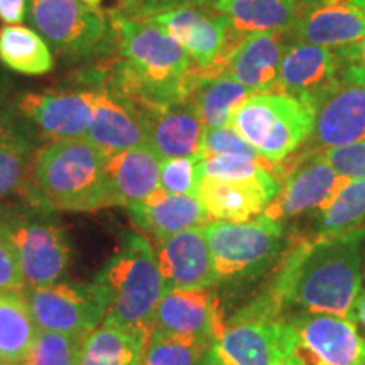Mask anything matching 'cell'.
<instances>
[{"label": "cell", "mask_w": 365, "mask_h": 365, "mask_svg": "<svg viewBox=\"0 0 365 365\" xmlns=\"http://www.w3.org/2000/svg\"><path fill=\"white\" fill-rule=\"evenodd\" d=\"M364 240L365 228L299 237L282 259L269 289L249 304L276 318H282L286 312L319 313L357 323Z\"/></svg>", "instance_id": "cell-1"}, {"label": "cell", "mask_w": 365, "mask_h": 365, "mask_svg": "<svg viewBox=\"0 0 365 365\" xmlns=\"http://www.w3.org/2000/svg\"><path fill=\"white\" fill-rule=\"evenodd\" d=\"M120 58L105 75L107 90L139 107H164L190 100L195 88V63L166 31L148 19L117 17Z\"/></svg>", "instance_id": "cell-2"}, {"label": "cell", "mask_w": 365, "mask_h": 365, "mask_svg": "<svg viewBox=\"0 0 365 365\" xmlns=\"http://www.w3.org/2000/svg\"><path fill=\"white\" fill-rule=\"evenodd\" d=\"M107 156L80 139L53 140L36 150L31 166L29 196L34 203L63 212H91L105 202Z\"/></svg>", "instance_id": "cell-3"}, {"label": "cell", "mask_w": 365, "mask_h": 365, "mask_svg": "<svg viewBox=\"0 0 365 365\" xmlns=\"http://www.w3.org/2000/svg\"><path fill=\"white\" fill-rule=\"evenodd\" d=\"M107 301V314L122 325L150 331V318L166 286L154 247L143 234H130L97 276Z\"/></svg>", "instance_id": "cell-4"}, {"label": "cell", "mask_w": 365, "mask_h": 365, "mask_svg": "<svg viewBox=\"0 0 365 365\" xmlns=\"http://www.w3.org/2000/svg\"><path fill=\"white\" fill-rule=\"evenodd\" d=\"M317 108L308 100L284 93L252 95L237 108L230 125L259 156L282 163L308 143Z\"/></svg>", "instance_id": "cell-5"}, {"label": "cell", "mask_w": 365, "mask_h": 365, "mask_svg": "<svg viewBox=\"0 0 365 365\" xmlns=\"http://www.w3.org/2000/svg\"><path fill=\"white\" fill-rule=\"evenodd\" d=\"M282 365H365L357 323L335 314L294 313L279 322Z\"/></svg>", "instance_id": "cell-6"}, {"label": "cell", "mask_w": 365, "mask_h": 365, "mask_svg": "<svg viewBox=\"0 0 365 365\" xmlns=\"http://www.w3.org/2000/svg\"><path fill=\"white\" fill-rule=\"evenodd\" d=\"M203 232L220 279L257 272L281 252L284 242L282 223L264 213L242 223L212 220Z\"/></svg>", "instance_id": "cell-7"}, {"label": "cell", "mask_w": 365, "mask_h": 365, "mask_svg": "<svg viewBox=\"0 0 365 365\" xmlns=\"http://www.w3.org/2000/svg\"><path fill=\"white\" fill-rule=\"evenodd\" d=\"M340 56L339 78L314 103L313 132L301 149L317 153L365 140V71Z\"/></svg>", "instance_id": "cell-8"}, {"label": "cell", "mask_w": 365, "mask_h": 365, "mask_svg": "<svg viewBox=\"0 0 365 365\" xmlns=\"http://www.w3.org/2000/svg\"><path fill=\"white\" fill-rule=\"evenodd\" d=\"M166 31L190 54L195 68L203 76L225 73L227 61L244 36L237 33L222 14L190 6L176 7L148 19Z\"/></svg>", "instance_id": "cell-9"}, {"label": "cell", "mask_w": 365, "mask_h": 365, "mask_svg": "<svg viewBox=\"0 0 365 365\" xmlns=\"http://www.w3.org/2000/svg\"><path fill=\"white\" fill-rule=\"evenodd\" d=\"M24 293L39 330L85 339L107 314V301L97 281L90 284L59 281Z\"/></svg>", "instance_id": "cell-10"}, {"label": "cell", "mask_w": 365, "mask_h": 365, "mask_svg": "<svg viewBox=\"0 0 365 365\" xmlns=\"http://www.w3.org/2000/svg\"><path fill=\"white\" fill-rule=\"evenodd\" d=\"M16 247L27 289L59 282L71 262L70 245L63 228L36 215H17L0 220Z\"/></svg>", "instance_id": "cell-11"}, {"label": "cell", "mask_w": 365, "mask_h": 365, "mask_svg": "<svg viewBox=\"0 0 365 365\" xmlns=\"http://www.w3.org/2000/svg\"><path fill=\"white\" fill-rule=\"evenodd\" d=\"M281 164V191L264 210V215L276 222L319 212L346 181L319 150L299 149Z\"/></svg>", "instance_id": "cell-12"}, {"label": "cell", "mask_w": 365, "mask_h": 365, "mask_svg": "<svg viewBox=\"0 0 365 365\" xmlns=\"http://www.w3.org/2000/svg\"><path fill=\"white\" fill-rule=\"evenodd\" d=\"M27 14L41 38L68 56H86L107 41L105 16L81 0H27Z\"/></svg>", "instance_id": "cell-13"}, {"label": "cell", "mask_w": 365, "mask_h": 365, "mask_svg": "<svg viewBox=\"0 0 365 365\" xmlns=\"http://www.w3.org/2000/svg\"><path fill=\"white\" fill-rule=\"evenodd\" d=\"M279 322L247 304L225 322L210 355L218 365H282Z\"/></svg>", "instance_id": "cell-14"}, {"label": "cell", "mask_w": 365, "mask_h": 365, "mask_svg": "<svg viewBox=\"0 0 365 365\" xmlns=\"http://www.w3.org/2000/svg\"><path fill=\"white\" fill-rule=\"evenodd\" d=\"M139 112L144 145L153 150L159 161L203 158L205 125L191 100L164 107H139Z\"/></svg>", "instance_id": "cell-15"}, {"label": "cell", "mask_w": 365, "mask_h": 365, "mask_svg": "<svg viewBox=\"0 0 365 365\" xmlns=\"http://www.w3.org/2000/svg\"><path fill=\"white\" fill-rule=\"evenodd\" d=\"M154 254L166 289H210L220 281L203 227L159 240Z\"/></svg>", "instance_id": "cell-16"}, {"label": "cell", "mask_w": 365, "mask_h": 365, "mask_svg": "<svg viewBox=\"0 0 365 365\" xmlns=\"http://www.w3.org/2000/svg\"><path fill=\"white\" fill-rule=\"evenodd\" d=\"M93 90L29 91L17 100V110L53 140L85 137L91 120Z\"/></svg>", "instance_id": "cell-17"}, {"label": "cell", "mask_w": 365, "mask_h": 365, "mask_svg": "<svg viewBox=\"0 0 365 365\" xmlns=\"http://www.w3.org/2000/svg\"><path fill=\"white\" fill-rule=\"evenodd\" d=\"M223 325L218 301L208 289H166L154 309L149 328L150 331L193 336L212 344Z\"/></svg>", "instance_id": "cell-18"}, {"label": "cell", "mask_w": 365, "mask_h": 365, "mask_svg": "<svg viewBox=\"0 0 365 365\" xmlns=\"http://www.w3.org/2000/svg\"><path fill=\"white\" fill-rule=\"evenodd\" d=\"M289 34L298 43L322 46L339 53L346 51L365 36V11L346 0L304 6Z\"/></svg>", "instance_id": "cell-19"}, {"label": "cell", "mask_w": 365, "mask_h": 365, "mask_svg": "<svg viewBox=\"0 0 365 365\" xmlns=\"http://www.w3.org/2000/svg\"><path fill=\"white\" fill-rule=\"evenodd\" d=\"M340 53L307 43H287L279 65V91L313 105L339 78Z\"/></svg>", "instance_id": "cell-20"}, {"label": "cell", "mask_w": 365, "mask_h": 365, "mask_svg": "<svg viewBox=\"0 0 365 365\" xmlns=\"http://www.w3.org/2000/svg\"><path fill=\"white\" fill-rule=\"evenodd\" d=\"M85 139L105 156L144 145L139 107L112 90H93L91 120Z\"/></svg>", "instance_id": "cell-21"}, {"label": "cell", "mask_w": 365, "mask_h": 365, "mask_svg": "<svg viewBox=\"0 0 365 365\" xmlns=\"http://www.w3.org/2000/svg\"><path fill=\"white\" fill-rule=\"evenodd\" d=\"M279 191L281 181H217L200 178L196 198L203 203L212 220L242 223L262 215Z\"/></svg>", "instance_id": "cell-22"}, {"label": "cell", "mask_w": 365, "mask_h": 365, "mask_svg": "<svg viewBox=\"0 0 365 365\" xmlns=\"http://www.w3.org/2000/svg\"><path fill=\"white\" fill-rule=\"evenodd\" d=\"M284 33L244 36L230 53L225 71L252 95L281 93L279 65L284 53Z\"/></svg>", "instance_id": "cell-23"}, {"label": "cell", "mask_w": 365, "mask_h": 365, "mask_svg": "<svg viewBox=\"0 0 365 365\" xmlns=\"http://www.w3.org/2000/svg\"><path fill=\"white\" fill-rule=\"evenodd\" d=\"M159 164L153 150L139 148L105 159V202L107 207H134L159 190Z\"/></svg>", "instance_id": "cell-24"}, {"label": "cell", "mask_w": 365, "mask_h": 365, "mask_svg": "<svg viewBox=\"0 0 365 365\" xmlns=\"http://www.w3.org/2000/svg\"><path fill=\"white\" fill-rule=\"evenodd\" d=\"M132 222L156 242L212 222L203 203L191 195H173L159 188L144 202L129 208Z\"/></svg>", "instance_id": "cell-25"}, {"label": "cell", "mask_w": 365, "mask_h": 365, "mask_svg": "<svg viewBox=\"0 0 365 365\" xmlns=\"http://www.w3.org/2000/svg\"><path fill=\"white\" fill-rule=\"evenodd\" d=\"M149 335L144 328L103 318L81 341L78 365H139Z\"/></svg>", "instance_id": "cell-26"}, {"label": "cell", "mask_w": 365, "mask_h": 365, "mask_svg": "<svg viewBox=\"0 0 365 365\" xmlns=\"http://www.w3.org/2000/svg\"><path fill=\"white\" fill-rule=\"evenodd\" d=\"M296 0H217L213 11L230 21L242 36L254 33H286L298 19Z\"/></svg>", "instance_id": "cell-27"}, {"label": "cell", "mask_w": 365, "mask_h": 365, "mask_svg": "<svg viewBox=\"0 0 365 365\" xmlns=\"http://www.w3.org/2000/svg\"><path fill=\"white\" fill-rule=\"evenodd\" d=\"M252 93L228 73L203 76L196 70V85L190 100L195 103L205 129L230 125L232 115Z\"/></svg>", "instance_id": "cell-28"}, {"label": "cell", "mask_w": 365, "mask_h": 365, "mask_svg": "<svg viewBox=\"0 0 365 365\" xmlns=\"http://www.w3.org/2000/svg\"><path fill=\"white\" fill-rule=\"evenodd\" d=\"M38 330L24 289H0V360L22 364Z\"/></svg>", "instance_id": "cell-29"}, {"label": "cell", "mask_w": 365, "mask_h": 365, "mask_svg": "<svg viewBox=\"0 0 365 365\" xmlns=\"http://www.w3.org/2000/svg\"><path fill=\"white\" fill-rule=\"evenodd\" d=\"M0 63L22 75H44L53 70L49 44L24 26L0 27Z\"/></svg>", "instance_id": "cell-30"}, {"label": "cell", "mask_w": 365, "mask_h": 365, "mask_svg": "<svg viewBox=\"0 0 365 365\" xmlns=\"http://www.w3.org/2000/svg\"><path fill=\"white\" fill-rule=\"evenodd\" d=\"M365 228V180H346L335 196L317 212L314 235H336Z\"/></svg>", "instance_id": "cell-31"}, {"label": "cell", "mask_w": 365, "mask_h": 365, "mask_svg": "<svg viewBox=\"0 0 365 365\" xmlns=\"http://www.w3.org/2000/svg\"><path fill=\"white\" fill-rule=\"evenodd\" d=\"M34 154L29 137L0 118V198L27 186Z\"/></svg>", "instance_id": "cell-32"}, {"label": "cell", "mask_w": 365, "mask_h": 365, "mask_svg": "<svg viewBox=\"0 0 365 365\" xmlns=\"http://www.w3.org/2000/svg\"><path fill=\"white\" fill-rule=\"evenodd\" d=\"M200 178L217 181H281L282 164L262 156L217 154L205 156L198 164Z\"/></svg>", "instance_id": "cell-33"}, {"label": "cell", "mask_w": 365, "mask_h": 365, "mask_svg": "<svg viewBox=\"0 0 365 365\" xmlns=\"http://www.w3.org/2000/svg\"><path fill=\"white\" fill-rule=\"evenodd\" d=\"M210 346L193 336L150 331L139 365H203Z\"/></svg>", "instance_id": "cell-34"}, {"label": "cell", "mask_w": 365, "mask_h": 365, "mask_svg": "<svg viewBox=\"0 0 365 365\" xmlns=\"http://www.w3.org/2000/svg\"><path fill=\"white\" fill-rule=\"evenodd\" d=\"M83 339L38 330L22 365H78Z\"/></svg>", "instance_id": "cell-35"}, {"label": "cell", "mask_w": 365, "mask_h": 365, "mask_svg": "<svg viewBox=\"0 0 365 365\" xmlns=\"http://www.w3.org/2000/svg\"><path fill=\"white\" fill-rule=\"evenodd\" d=\"M202 156L166 159L159 164V188L173 195L196 196L200 185L198 164Z\"/></svg>", "instance_id": "cell-36"}, {"label": "cell", "mask_w": 365, "mask_h": 365, "mask_svg": "<svg viewBox=\"0 0 365 365\" xmlns=\"http://www.w3.org/2000/svg\"><path fill=\"white\" fill-rule=\"evenodd\" d=\"M203 158L217 154H244V156H259L257 150L250 145L232 125L205 129L203 135Z\"/></svg>", "instance_id": "cell-37"}, {"label": "cell", "mask_w": 365, "mask_h": 365, "mask_svg": "<svg viewBox=\"0 0 365 365\" xmlns=\"http://www.w3.org/2000/svg\"><path fill=\"white\" fill-rule=\"evenodd\" d=\"M319 153L325 154L333 170L346 180H365V140Z\"/></svg>", "instance_id": "cell-38"}, {"label": "cell", "mask_w": 365, "mask_h": 365, "mask_svg": "<svg viewBox=\"0 0 365 365\" xmlns=\"http://www.w3.org/2000/svg\"><path fill=\"white\" fill-rule=\"evenodd\" d=\"M24 287V277H22L16 247L6 232L0 228V289L21 291Z\"/></svg>", "instance_id": "cell-39"}, {"label": "cell", "mask_w": 365, "mask_h": 365, "mask_svg": "<svg viewBox=\"0 0 365 365\" xmlns=\"http://www.w3.org/2000/svg\"><path fill=\"white\" fill-rule=\"evenodd\" d=\"M186 4L188 0H120L122 16L132 19H150Z\"/></svg>", "instance_id": "cell-40"}, {"label": "cell", "mask_w": 365, "mask_h": 365, "mask_svg": "<svg viewBox=\"0 0 365 365\" xmlns=\"http://www.w3.org/2000/svg\"><path fill=\"white\" fill-rule=\"evenodd\" d=\"M27 16V0H0V21L7 26H17Z\"/></svg>", "instance_id": "cell-41"}, {"label": "cell", "mask_w": 365, "mask_h": 365, "mask_svg": "<svg viewBox=\"0 0 365 365\" xmlns=\"http://www.w3.org/2000/svg\"><path fill=\"white\" fill-rule=\"evenodd\" d=\"M355 319H357V327L362 330L365 339V257H364V271H362V291H360L357 309H355Z\"/></svg>", "instance_id": "cell-42"}, {"label": "cell", "mask_w": 365, "mask_h": 365, "mask_svg": "<svg viewBox=\"0 0 365 365\" xmlns=\"http://www.w3.org/2000/svg\"><path fill=\"white\" fill-rule=\"evenodd\" d=\"M340 53L365 71V36L357 46H354V48L346 49V51H340Z\"/></svg>", "instance_id": "cell-43"}, {"label": "cell", "mask_w": 365, "mask_h": 365, "mask_svg": "<svg viewBox=\"0 0 365 365\" xmlns=\"http://www.w3.org/2000/svg\"><path fill=\"white\" fill-rule=\"evenodd\" d=\"M190 6L205 9V11H213V6L217 4V0H188Z\"/></svg>", "instance_id": "cell-44"}, {"label": "cell", "mask_w": 365, "mask_h": 365, "mask_svg": "<svg viewBox=\"0 0 365 365\" xmlns=\"http://www.w3.org/2000/svg\"><path fill=\"white\" fill-rule=\"evenodd\" d=\"M7 95H9L7 83H6V80H4V76H0V112H2L4 108H6Z\"/></svg>", "instance_id": "cell-45"}, {"label": "cell", "mask_w": 365, "mask_h": 365, "mask_svg": "<svg viewBox=\"0 0 365 365\" xmlns=\"http://www.w3.org/2000/svg\"><path fill=\"white\" fill-rule=\"evenodd\" d=\"M349 4H352V6L362 9V11H365V0H346Z\"/></svg>", "instance_id": "cell-46"}, {"label": "cell", "mask_w": 365, "mask_h": 365, "mask_svg": "<svg viewBox=\"0 0 365 365\" xmlns=\"http://www.w3.org/2000/svg\"><path fill=\"white\" fill-rule=\"evenodd\" d=\"M296 2L303 4V6H312V4H318L322 2V0H296Z\"/></svg>", "instance_id": "cell-47"}, {"label": "cell", "mask_w": 365, "mask_h": 365, "mask_svg": "<svg viewBox=\"0 0 365 365\" xmlns=\"http://www.w3.org/2000/svg\"><path fill=\"white\" fill-rule=\"evenodd\" d=\"M203 365H218V364L215 362V360H213V357H212V355H210V352H208V355H207V359H205Z\"/></svg>", "instance_id": "cell-48"}, {"label": "cell", "mask_w": 365, "mask_h": 365, "mask_svg": "<svg viewBox=\"0 0 365 365\" xmlns=\"http://www.w3.org/2000/svg\"><path fill=\"white\" fill-rule=\"evenodd\" d=\"M81 2H85V4H88V6L95 7V6H98V4L102 2V0H81Z\"/></svg>", "instance_id": "cell-49"}, {"label": "cell", "mask_w": 365, "mask_h": 365, "mask_svg": "<svg viewBox=\"0 0 365 365\" xmlns=\"http://www.w3.org/2000/svg\"><path fill=\"white\" fill-rule=\"evenodd\" d=\"M0 365H22V364H14V362H4V360H0Z\"/></svg>", "instance_id": "cell-50"}, {"label": "cell", "mask_w": 365, "mask_h": 365, "mask_svg": "<svg viewBox=\"0 0 365 365\" xmlns=\"http://www.w3.org/2000/svg\"><path fill=\"white\" fill-rule=\"evenodd\" d=\"M322 2H328V0H322Z\"/></svg>", "instance_id": "cell-51"}]
</instances>
